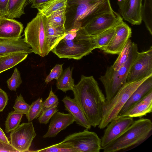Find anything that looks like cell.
Masks as SVG:
<instances>
[{
    "mask_svg": "<svg viewBox=\"0 0 152 152\" xmlns=\"http://www.w3.org/2000/svg\"><path fill=\"white\" fill-rule=\"evenodd\" d=\"M72 91L74 99L91 126H98L102 118L106 99L97 81L92 76L82 75Z\"/></svg>",
    "mask_w": 152,
    "mask_h": 152,
    "instance_id": "6da1fadb",
    "label": "cell"
},
{
    "mask_svg": "<svg viewBox=\"0 0 152 152\" xmlns=\"http://www.w3.org/2000/svg\"><path fill=\"white\" fill-rule=\"evenodd\" d=\"M113 11L110 0H68L64 25L66 32L83 28L95 18Z\"/></svg>",
    "mask_w": 152,
    "mask_h": 152,
    "instance_id": "7a4b0ae2",
    "label": "cell"
},
{
    "mask_svg": "<svg viewBox=\"0 0 152 152\" xmlns=\"http://www.w3.org/2000/svg\"><path fill=\"white\" fill-rule=\"evenodd\" d=\"M94 38L84 28L73 29L66 32L50 51L60 58L80 60L96 49Z\"/></svg>",
    "mask_w": 152,
    "mask_h": 152,
    "instance_id": "3957f363",
    "label": "cell"
},
{
    "mask_svg": "<svg viewBox=\"0 0 152 152\" xmlns=\"http://www.w3.org/2000/svg\"><path fill=\"white\" fill-rule=\"evenodd\" d=\"M152 131L151 120L141 118L134 121L121 135L102 149L104 152H115L138 145L148 138Z\"/></svg>",
    "mask_w": 152,
    "mask_h": 152,
    "instance_id": "277c9868",
    "label": "cell"
},
{
    "mask_svg": "<svg viewBox=\"0 0 152 152\" xmlns=\"http://www.w3.org/2000/svg\"><path fill=\"white\" fill-rule=\"evenodd\" d=\"M138 52L137 45L132 42L128 59L125 63L117 70H115L112 65L108 66L104 75L100 77L99 80L104 88L106 101L110 100L126 82L128 73Z\"/></svg>",
    "mask_w": 152,
    "mask_h": 152,
    "instance_id": "5b68a950",
    "label": "cell"
},
{
    "mask_svg": "<svg viewBox=\"0 0 152 152\" xmlns=\"http://www.w3.org/2000/svg\"><path fill=\"white\" fill-rule=\"evenodd\" d=\"M152 75L139 80L126 82L110 100L106 101L103 108V116L98 126L100 129L104 128L118 115L120 111L138 87Z\"/></svg>",
    "mask_w": 152,
    "mask_h": 152,
    "instance_id": "8992f818",
    "label": "cell"
},
{
    "mask_svg": "<svg viewBox=\"0 0 152 152\" xmlns=\"http://www.w3.org/2000/svg\"><path fill=\"white\" fill-rule=\"evenodd\" d=\"M47 18L39 12L27 25L24 31L25 42L31 47L33 53L44 57L50 52L45 33Z\"/></svg>",
    "mask_w": 152,
    "mask_h": 152,
    "instance_id": "52a82bcc",
    "label": "cell"
},
{
    "mask_svg": "<svg viewBox=\"0 0 152 152\" xmlns=\"http://www.w3.org/2000/svg\"><path fill=\"white\" fill-rule=\"evenodd\" d=\"M62 141L79 152H99L102 149L101 139L95 132L86 129L68 135Z\"/></svg>",
    "mask_w": 152,
    "mask_h": 152,
    "instance_id": "ba28073f",
    "label": "cell"
},
{
    "mask_svg": "<svg viewBox=\"0 0 152 152\" xmlns=\"http://www.w3.org/2000/svg\"><path fill=\"white\" fill-rule=\"evenodd\" d=\"M36 135L32 121L23 123L10 132V143L18 152H29Z\"/></svg>",
    "mask_w": 152,
    "mask_h": 152,
    "instance_id": "9c48e42d",
    "label": "cell"
},
{
    "mask_svg": "<svg viewBox=\"0 0 152 152\" xmlns=\"http://www.w3.org/2000/svg\"><path fill=\"white\" fill-rule=\"evenodd\" d=\"M152 75V47L138 52L128 73L126 82Z\"/></svg>",
    "mask_w": 152,
    "mask_h": 152,
    "instance_id": "30bf717a",
    "label": "cell"
},
{
    "mask_svg": "<svg viewBox=\"0 0 152 152\" xmlns=\"http://www.w3.org/2000/svg\"><path fill=\"white\" fill-rule=\"evenodd\" d=\"M123 21V18L120 14L113 11L95 18L83 28L90 36H96L115 27Z\"/></svg>",
    "mask_w": 152,
    "mask_h": 152,
    "instance_id": "8fae6325",
    "label": "cell"
},
{
    "mask_svg": "<svg viewBox=\"0 0 152 152\" xmlns=\"http://www.w3.org/2000/svg\"><path fill=\"white\" fill-rule=\"evenodd\" d=\"M133 118L117 117L106 126L101 137L102 148L110 144L121 135L134 122Z\"/></svg>",
    "mask_w": 152,
    "mask_h": 152,
    "instance_id": "7c38bea8",
    "label": "cell"
},
{
    "mask_svg": "<svg viewBox=\"0 0 152 152\" xmlns=\"http://www.w3.org/2000/svg\"><path fill=\"white\" fill-rule=\"evenodd\" d=\"M114 35L107 46L102 50L106 53L118 55L132 36L131 28L123 21L115 27Z\"/></svg>",
    "mask_w": 152,
    "mask_h": 152,
    "instance_id": "4fadbf2b",
    "label": "cell"
},
{
    "mask_svg": "<svg viewBox=\"0 0 152 152\" xmlns=\"http://www.w3.org/2000/svg\"><path fill=\"white\" fill-rule=\"evenodd\" d=\"M142 0H121L117 3L122 18L132 24L140 25L142 21Z\"/></svg>",
    "mask_w": 152,
    "mask_h": 152,
    "instance_id": "5bb4252c",
    "label": "cell"
},
{
    "mask_svg": "<svg viewBox=\"0 0 152 152\" xmlns=\"http://www.w3.org/2000/svg\"><path fill=\"white\" fill-rule=\"evenodd\" d=\"M47 132L42 137L44 138L56 137L62 130L65 129L75 121L73 116L70 113L57 112L51 118Z\"/></svg>",
    "mask_w": 152,
    "mask_h": 152,
    "instance_id": "9a60e30c",
    "label": "cell"
},
{
    "mask_svg": "<svg viewBox=\"0 0 152 152\" xmlns=\"http://www.w3.org/2000/svg\"><path fill=\"white\" fill-rule=\"evenodd\" d=\"M33 53L31 46L27 44L22 36L17 38L0 37V56L15 52Z\"/></svg>",
    "mask_w": 152,
    "mask_h": 152,
    "instance_id": "2e32d148",
    "label": "cell"
},
{
    "mask_svg": "<svg viewBox=\"0 0 152 152\" xmlns=\"http://www.w3.org/2000/svg\"><path fill=\"white\" fill-rule=\"evenodd\" d=\"M152 111V91L118 117L141 118Z\"/></svg>",
    "mask_w": 152,
    "mask_h": 152,
    "instance_id": "e0dca14e",
    "label": "cell"
},
{
    "mask_svg": "<svg viewBox=\"0 0 152 152\" xmlns=\"http://www.w3.org/2000/svg\"><path fill=\"white\" fill-rule=\"evenodd\" d=\"M23 28L22 24L14 19L0 17V37L19 38L21 36Z\"/></svg>",
    "mask_w": 152,
    "mask_h": 152,
    "instance_id": "ac0fdd59",
    "label": "cell"
},
{
    "mask_svg": "<svg viewBox=\"0 0 152 152\" xmlns=\"http://www.w3.org/2000/svg\"><path fill=\"white\" fill-rule=\"evenodd\" d=\"M62 101L64 104L65 110L73 116L77 124L88 130L91 128V126L74 98L66 96Z\"/></svg>",
    "mask_w": 152,
    "mask_h": 152,
    "instance_id": "d6986e66",
    "label": "cell"
},
{
    "mask_svg": "<svg viewBox=\"0 0 152 152\" xmlns=\"http://www.w3.org/2000/svg\"><path fill=\"white\" fill-rule=\"evenodd\" d=\"M151 91H152V76L146 80L134 91L121 108L118 115L124 113Z\"/></svg>",
    "mask_w": 152,
    "mask_h": 152,
    "instance_id": "ffe728a7",
    "label": "cell"
},
{
    "mask_svg": "<svg viewBox=\"0 0 152 152\" xmlns=\"http://www.w3.org/2000/svg\"><path fill=\"white\" fill-rule=\"evenodd\" d=\"M45 33L47 45L50 51L65 36L66 31L64 26H55L47 20L45 26Z\"/></svg>",
    "mask_w": 152,
    "mask_h": 152,
    "instance_id": "44dd1931",
    "label": "cell"
},
{
    "mask_svg": "<svg viewBox=\"0 0 152 152\" xmlns=\"http://www.w3.org/2000/svg\"><path fill=\"white\" fill-rule=\"evenodd\" d=\"M28 54L15 52L0 56V73L10 69L25 59Z\"/></svg>",
    "mask_w": 152,
    "mask_h": 152,
    "instance_id": "7402d4cb",
    "label": "cell"
},
{
    "mask_svg": "<svg viewBox=\"0 0 152 152\" xmlns=\"http://www.w3.org/2000/svg\"><path fill=\"white\" fill-rule=\"evenodd\" d=\"M28 0H9L5 17L14 19L20 18L25 14L24 10L28 4Z\"/></svg>",
    "mask_w": 152,
    "mask_h": 152,
    "instance_id": "603a6c76",
    "label": "cell"
},
{
    "mask_svg": "<svg viewBox=\"0 0 152 152\" xmlns=\"http://www.w3.org/2000/svg\"><path fill=\"white\" fill-rule=\"evenodd\" d=\"M73 69L67 68L56 80V86L58 89L65 93L69 90L72 91L75 85L74 80L72 77Z\"/></svg>",
    "mask_w": 152,
    "mask_h": 152,
    "instance_id": "cb8c5ba5",
    "label": "cell"
},
{
    "mask_svg": "<svg viewBox=\"0 0 152 152\" xmlns=\"http://www.w3.org/2000/svg\"><path fill=\"white\" fill-rule=\"evenodd\" d=\"M68 0H51L38 7V12L47 17L55 11L66 6Z\"/></svg>",
    "mask_w": 152,
    "mask_h": 152,
    "instance_id": "d4e9b609",
    "label": "cell"
},
{
    "mask_svg": "<svg viewBox=\"0 0 152 152\" xmlns=\"http://www.w3.org/2000/svg\"><path fill=\"white\" fill-rule=\"evenodd\" d=\"M115 27L94 36V41L96 48L102 50L108 45L115 34Z\"/></svg>",
    "mask_w": 152,
    "mask_h": 152,
    "instance_id": "484cf974",
    "label": "cell"
},
{
    "mask_svg": "<svg viewBox=\"0 0 152 152\" xmlns=\"http://www.w3.org/2000/svg\"><path fill=\"white\" fill-rule=\"evenodd\" d=\"M141 18L150 33L152 35V0H144L141 9Z\"/></svg>",
    "mask_w": 152,
    "mask_h": 152,
    "instance_id": "4316f807",
    "label": "cell"
},
{
    "mask_svg": "<svg viewBox=\"0 0 152 152\" xmlns=\"http://www.w3.org/2000/svg\"><path fill=\"white\" fill-rule=\"evenodd\" d=\"M23 115L12 110L9 113L5 123L6 133L10 132L20 125Z\"/></svg>",
    "mask_w": 152,
    "mask_h": 152,
    "instance_id": "83f0119b",
    "label": "cell"
},
{
    "mask_svg": "<svg viewBox=\"0 0 152 152\" xmlns=\"http://www.w3.org/2000/svg\"><path fill=\"white\" fill-rule=\"evenodd\" d=\"M37 152H79L69 144L62 141L48 147L36 151ZM29 151V152H30Z\"/></svg>",
    "mask_w": 152,
    "mask_h": 152,
    "instance_id": "f1b7e54d",
    "label": "cell"
},
{
    "mask_svg": "<svg viewBox=\"0 0 152 152\" xmlns=\"http://www.w3.org/2000/svg\"><path fill=\"white\" fill-rule=\"evenodd\" d=\"M66 7L55 11L46 17L47 21L54 26H64L66 21Z\"/></svg>",
    "mask_w": 152,
    "mask_h": 152,
    "instance_id": "f546056e",
    "label": "cell"
},
{
    "mask_svg": "<svg viewBox=\"0 0 152 152\" xmlns=\"http://www.w3.org/2000/svg\"><path fill=\"white\" fill-rule=\"evenodd\" d=\"M132 42L129 39L118 56L112 65L115 70H118L126 61L130 53Z\"/></svg>",
    "mask_w": 152,
    "mask_h": 152,
    "instance_id": "4dcf8cb0",
    "label": "cell"
},
{
    "mask_svg": "<svg viewBox=\"0 0 152 152\" xmlns=\"http://www.w3.org/2000/svg\"><path fill=\"white\" fill-rule=\"evenodd\" d=\"M43 102L42 99L39 98L30 105L29 110L26 115L28 122L39 117L43 109Z\"/></svg>",
    "mask_w": 152,
    "mask_h": 152,
    "instance_id": "1f68e13d",
    "label": "cell"
},
{
    "mask_svg": "<svg viewBox=\"0 0 152 152\" xmlns=\"http://www.w3.org/2000/svg\"><path fill=\"white\" fill-rule=\"evenodd\" d=\"M22 82L20 72L15 68L12 76L7 81L8 88L11 91H15Z\"/></svg>",
    "mask_w": 152,
    "mask_h": 152,
    "instance_id": "d6a6232c",
    "label": "cell"
},
{
    "mask_svg": "<svg viewBox=\"0 0 152 152\" xmlns=\"http://www.w3.org/2000/svg\"><path fill=\"white\" fill-rule=\"evenodd\" d=\"M58 105L48 108H43L38 118L39 122L41 124H47L54 114L58 111Z\"/></svg>",
    "mask_w": 152,
    "mask_h": 152,
    "instance_id": "836d02e7",
    "label": "cell"
},
{
    "mask_svg": "<svg viewBox=\"0 0 152 152\" xmlns=\"http://www.w3.org/2000/svg\"><path fill=\"white\" fill-rule=\"evenodd\" d=\"M30 107V105L26 102L21 94L17 96L13 106L15 111L26 115L29 110Z\"/></svg>",
    "mask_w": 152,
    "mask_h": 152,
    "instance_id": "e575fe53",
    "label": "cell"
},
{
    "mask_svg": "<svg viewBox=\"0 0 152 152\" xmlns=\"http://www.w3.org/2000/svg\"><path fill=\"white\" fill-rule=\"evenodd\" d=\"M63 64H56L50 70V74L45 79L46 83H47L54 79L57 80L60 77L63 71Z\"/></svg>",
    "mask_w": 152,
    "mask_h": 152,
    "instance_id": "d590c367",
    "label": "cell"
},
{
    "mask_svg": "<svg viewBox=\"0 0 152 152\" xmlns=\"http://www.w3.org/2000/svg\"><path fill=\"white\" fill-rule=\"evenodd\" d=\"M58 99L51 89L50 91L48 97L43 102V108H48L58 105Z\"/></svg>",
    "mask_w": 152,
    "mask_h": 152,
    "instance_id": "8d00e7d4",
    "label": "cell"
},
{
    "mask_svg": "<svg viewBox=\"0 0 152 152\" xmlns=\"http://www.w3.org/2000/svg\"><path fill=\"white\" fill-rule=\"evenodd\" d=\"M8 100L7 93L0 88V112L3 111L8 103Z\"/></svg>",
    "mask_w": 152,
    "mask_h": 152,
    "instance_id": "74e56055",
    "label": "cell"
},
{
    "mask_svg": "<svg viewBox=\"0 0 152 152\" xmlns=\"http://www.w3.org/2000/svg\"><path fill=\"white\" fill-rule=\"evenodd\" d=\"M3 151L18 152L10 143H8L0 141V152Z\"/></svg>",
    "mask_w": 152,
    "mask_h": 152,
    "instance_id": "f35d334b",
    "label": "cell"
},
{
    "mask_svg": "<svg viewBox=\"0 0 152 152\" xmlns=\"http://www.w3.org/2000/svg\"><path fill=\"white\" fill-rule=\"evenodd\" d=\"M9 0H0V16L5 17L7 4Z\"/></svg>",
    "mask_w": 152,
    "mask_h": 152,
    "instance_id": "ab89813d",
    "label": "cell"
},
{
    "mask_svg": "<svg viewBox=\"0 0 152 152\" xmlns=\"http://www.w3.org/2000/svg\"><path fill=\"white\" fill-rule=\"evenodd\" d=\"M51 0H28V4L31 5V8L37 9L42 4Z\"/></svg>",
    "mask_w": 152,
    "mask_h": 152,
    "instance_id": "60d3db41",
    "label": "cell"
},
{
    "mask_svg": "<svg viewBox=\"0 0 152 152\" xmlns=\"http://www.w3.org/2000/svg\"><path fill=\"white\" fill-rule=\"evenodd\" d=\"M0 141L8 143H10V141L6 136L2 129L0 127Z\"/></svg>",
    "mask_w": 152,
    "mask_h": 152,
    "instance_id": "b9f144b4",
    "label": "cell"
},
{
    "mask_svg": "<svg viewBox=\"0 0 152 152\" xmlns=\"http://www.w3.org/2000/svg\"></svg>",
    "mask_w": 152,
    "mask_h": 152,
    "instance_id": "7bdbcfd3",
    "label": "cell"
}]
</instances>
